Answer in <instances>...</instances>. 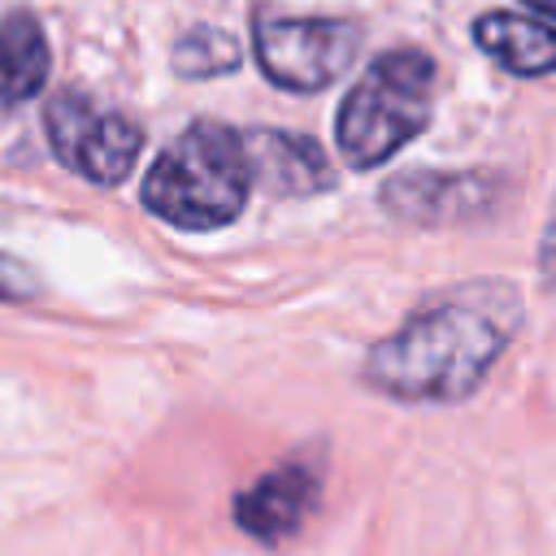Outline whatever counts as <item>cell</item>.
Listing matches in <instances>:
<instances>
[{"instance_id":"6da1fadb","label":"cell","mask_w":556,"mask_h":556,"mask_svg":"<svg viewBox=\"0 0 556 556\" xmlns=\"http://www.w3.org/2000/svg\"><path fill=\"white\" fill-rule=\"evenodd\" d=\"M517 330L521 295L508 282H469L378 339L361 378L400 404H460L486 382Z\"/></svg>"},{"instance_id":"7a4b0ae2","label":"cell","mask_w":556,"mask_h":556,"mask_svg":"<svg viewBox=\"0 0 556 556\" xmlns=\"http://www.w3.org/2000/svg\"><path fill=\"white\" fill-rule=\"evenodd\" d=\"M248 161L239 130L222 122L187 126L148 169L139 195L148 213L178 230H217L248 204Z\"/></svg>"},{"instance_id":"3957f363","label":"cell","mask_w":556,"mask_h":556,"mask_svg":"<svg viewBox=\"0 0 556 556\" xmlns=\"http://www.w3.org/2000/svg\"><path fill=\"white\" fill-rule=\"evenodd\" d=\"M439 87V65L421 48L382 52L348 91L334 135L339 152L352 169H374L391 161L408 139H417L430 122Z\"/></svg>"},{"instance_id":"277c9868","label":"cell","mask_w":556,"mask_h":556,"mask_svg":"<svg viewBox=\"0 0 556 556\" xmlns=\"http://www.w3.org/2000/svg\"><path fill=\"white\" fill-rule=\"evenodd\" d=\"M43 126L56 161L100 187L122 182L143 148V135L126 113L104 109L83 91H56L43 109Z\"/></svg>"},{"instance_id":"5b68a950","label":"cell","mask_w":556,"mask_h":556,"mask_svg":"<svg viewBox=\"0 0 556 556\" xmlns=\"http://www.w3.org/2000/svg\"><path fill=\"white\" fill-rule=\"evenodd\" d=\"M252 48L269 83L287 91H321L330 87L356 56L361 30L339 17H278L256 13Z\"/></svg>"},{"instance_id":"8992f818","label":"cell","mask_w":556,"mask_h":556,"mask_svg":"<svg viewBox=\"0 0 556 556\" xmlns=\"http://www.w3.org/2000/svg\"><path fill=\"white\" fill-rule=\"evenodd\" d=\"M317 500H321V460L313 452H295L274 469H265L243 491H235L230 521L248 539L278 547L304 530V521L317 513Z\"/></svg>"},{"instance_id":"52a82bcc","label":"cell","mask_w":556,"mask_h":556,"mask_svg":"<svg viewBox=\"0 0 556 556\" xmlns=\"http://www.w3.org/2000/svg\"><path fill=\"white\" fill-rule=\"evenodd\" d=\"M378 200L404 217V222H421V226H452V222H469V217H486L500 200V187L482 174H404L382 182Z\"/></svg>"},{"instance_id":"ba28073f","label":"cell","mask_w":556,"mask_h":556,"mask_svg":"<svg viewBox=\"0 0 556 556\" xmlns=\"http://www.w3.org/2000/svg\"><path fill=\"white\" fill-rule=\"evenodd\" d=\"M239 143H243V161H248V182L261 187L265 195L291 200V195L326 191L334 182L321 143H313L308 135L248 130V135H239Z\"/></svg>"},{"instance_id":"9c48e42d","label":"cell","mask_w":556,"mask_h":556,"mask_svg":"<svg viewBox=\"0 0 556 556\" xmlns=\"http://www.w3.org/2000/svg\"><path fill=\"white\" fill-rule=\"evenodd\" d=\"M473 43L504 65L508 74H526V78H543L556 61V43H552V26L543 17H526V13H482L473 22Z\"/></svg>"},{"instance_id":"30bf717a","label":"cell","mask_w":556,"mask_h":556,"mask_svg":"<svg viewBox=\"0 0 556 556\" xmlns=\"http://www.w3.org/2000/svg\"><path fill=\"white\" fill-rule=\"evenodd\" d=\"M48 65H52V52H48L43 26L22 9L0 13V117L43 91Z\"/></svg>"},{"instance_id":"8fae6325","label":"cell","mask_w":556,"mask_h":556,"mask_svg":"<svg viewBox=\"0 0 556 556\" xmlns=\"http://www.w3.org/2000/svg\"><path fill=\"white\" fill-rule=\"evenodd\" d=\"M169 61H174V74H182V78H217L243 61V48L235 35H226L217 26H191L174 43Z\"/></svg>"},{"instance_id":"7c38bea8","label":"cell","mask_w":556,"mask_h":556,"mask_svg":"<svg viewBox=\"0 0 556 556\" xmlns=\"http://www.w3.org/2000/svg\"><path fill=\"white\" fill-rule=\"evenodd\" d=\"M35 295H39V278L22 261H13V256L0 252V300L17 304V300H35Z\"/></svg>"}]
</instances>
